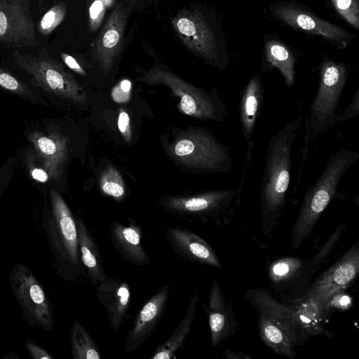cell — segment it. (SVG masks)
Masks as SVG:
<instances>
[{
	"label": "cell",
	"mask_w": 359,
	"mask_h": 359,
	"mask_svg": "<svg viewBox=\"0 0 359 359\" xmlns=\"http://www.w3.org/2000/svg\"><path fill=\"white\" fill-rule=\"evenodd\" d=\"M302 118L279 128L269 142L261 185L260 203L265 234L276 225L285 204L292 167V149Z\"/></svg>",
	"instance_id": "obj_1"
},
{
	"label": "cell",
	"mask_w": 359,
	"mask_h": 359,
	"mask_svg": "<svg viewBox=\"0 0 359 359\" xmlns=\"http://www.w3.org/2000/svg\"><path fill=\"white\" fill-rule=\"evenodd\" d=\"M49 205L42 213V225L56 262L58 276L68 282L85 273L81 261L75 217L62 196L53 188L48 191Z\"/></svg>",
	"instance_id": "obj_2"
},
{
	"label": "cell",
	"mask_w": 359,
	"mask_h": 359,
	"mask_svg": "<svg viewBox=\"0 0 359 359\" xmlns=\"http://www.w3.org/2000/svg\"><path fill=\"white\" fill-rule=\"evenodd\" d=\"M359 158L355 150L340 149L328 160L317 181L305 192L292 231L291 245L298 249L310 236L316 223L335 197L344 173Z\"/></svg>",
	"instance_id": "obj_3"
},
{
	"label": "cell",
	"mask_w": 359,
	"mask_h": 359,
	"mask_svg": "<svg viewBox=\"0 0 359 359\" xmlns=\"http://www.w3.org/2000/svg\"><path fill=\"white\" fill-rule=\"evenodd\" d=\"M348 74L344 63L336 62L327 56L323 57L320 67L318 89L304 123L306 147L337 123L338 105Z\"/></svg>",
	"instance_id": "obj_4"
},
{
	"label": "cell",
	"mask_w": 359,
	"mask_h": 359,
	"mask_svg": "<svg viewBox=\"0 0 359 359\" xmlns=\"http://www.w3.org/2000/svg\"><path fill=\"white\" fill-rule=\"evenodd\" d=\"M246 297L258 311L262 341L276 354L295 358L299 341L292 306L281 304L264 288L248 290Z\"/></svg>",
	"instance_id": "obj_5"
},
{
	"label": "cell",
	"mask_w": 359,
	"mask_h": 359,
	"mask_svg": "<svg viewBox=\"0 0 359 359\" xmlns=\"http://www.w3.org/2000/svg\"><path fill=\"white\" fill-rule=\"evenodd\" d=\"M168 151L177 163L198 172L224 173L232 168L229 148L203 128H189L182 131Z\"/></svg>",
	"instance_id": "obj_6"
},
{
	"label": "cell",
	"mask_w": 359,
	"mask_h": 359,
	"mask_svg": "<svg viewBox=\"0 0 359 359\" xmlns=\"http://www.w3.org/2000/svg\"><path fill=\"white\" fill-rule=\"evenodd\" d=\"M142 81L149 85L163 84L170 88L172 93L179 98L177 107L185 115L216 122H221L225 118V105L215 88L208 92L197 88L160 65L146 71Z\"/></svg>",
	"instance_id": "obj_7"
},
{
	"label": "cell",
	"mask_w": 359,
	"mask_h": 359,
	"mask_svg": "<svg viewBox=\"0 0 359 359\" xmlns=\"http://www.w3.org/2000/svg\"><path fill=\"white\" fill-rule=\"evenodd\" d=\"M15 63L28 74L34 85L52 95L75 104H85L87 96L62 64L53 59L45 48L36 55L13 53Z\"/></svg>",
	"instance_id": "obj_8"
},
{
	"label": "cell",
	"mask_w": 359,
	"mask_h": 359,
	"mask_svg": "<svg viewBox=\"0 0 359 359\" xmlns=\"http://www.w3.org/2000/svg\"><path fill=\"white\" fill-rule=\"evenodd\" d=\"M171 22L176 34L190 51L210 65L226 67L229 60L218 32L201 11L182 10Z\"/></svg>",
	"instance_id": "obj_9"
},
{
	"label": "cell",
	"mask_w": 359,
	"mask_h": 359,
	"mask_svg": "<svg viewBox=\"0 0 359 359\" xmlns=\"http://www.w3.org/2000/svg\"><path fill=\"white\" fill-rule=\"evenodd\" d=\"M9 283L12 294L29 326L52 331L55 325L51 302L32 270L17 263L11 269Z\"/></svg>",
	"instance_id": "obj_10"
},
{
	"label": "cell",
	"mask_w": 359,
	"mask_h": 359,
	"mask_svg": "<svg viewBox=\"0 0 359 359\" xmlns=\"http://www.w3.org/2000/svg\"><path fill=\"white\" fill-rule=\"evenodd\" d=\"M271 12L287 25L320 36L339 49L345 48L353 38L340 26L319 18L297 4L280 2L272 7Z\"/></svg>",
	"instance_id": "obj_11"
},
{
	"label": "cell",
	"mask_w": 359,
	"mask_h": 359,
	"mask_svg": "<svg viewBox=\"0 0 359 359\" xmlns=\"http://www.w3.org/2000/svg\"><path fill=\"white\" fill-rule=\"evenodd\" d=\"M236 196L234 189L211 190L188 196L161 198V205L168 212L184 219L197 217L203 222L216 219L227 208Z\"/></svg>",
	"instance_id": "obj_12"
},
{
	"label": "cell",
	"mask_w": 359,
	"mask_h": 359,
	"mask_svg": "<svg viewBox=\"0 0 359 359\" xmlns=\"http://www.w3.org/2000/svg\"><path fill=\"white\" fill-rule=\"evenodd\" d=\"M359 273V242L357 241L327 270L313 282L305 295L322 303L332 295L346 291Z\"/></svg>",
	"instance_id": "obj_13"
},
{
	"label": "cell",
	"mask_w": 359,
	"mask_h": 359,
	"mask_svg": "<svg viewBox=\"0 0 359 359\" xmlns=\"http://www.w3.org/2000/svg\"><path fill=\"white\" fill-rule=\"evenodd\" d=\"M0 42L17 48L39 44L32 19L21 1L0 0Z\"/></svg>",
	"instance_id": "obj_14"
},
{
	"label": "cell",
	"mask_w": 359,
	"mask_h": 359,
	"mask_svg": "<svg viewBox=\"0 0 359 359\" xmlns=\"http://www.w3.org/2000/svg\"><path fill=\"white\" fill-rule=\"evenodd\" d=\"M130 6L118 3L107 19L96 39L94 53L103 73L111 70L119 53L127 25Z\"/></svg>",
	"instance_id": "obj_15"
},
{
	"label": "cell",
	"mask_w": 359,
	"mask_h": 359,
	"mask_svg": "<svg viewBox=\"0 0 359 359\" xmlns=\"http://www.w3.org/2000/svg\"><path fill=\"white\" fill-rule=\"evenodd\" d=\"M169 291L168 284L161 286L135 314L125 339L124 348L128 353L139 348L152 334L165 311Z\"/></svg>",
	"instance_id": "obj_16"
},
{
	"label": "cell",
	"mask_w": 359,
	"mask_h": 359,
	"mask_svg": "<svg viewBox=\"0 0 359 359\" xmlns=\"http://www.w3.org/2000/svg\"><path fill=\"white\" fill-rule=\"evenodd\" d=\"M166 237L172 250L183 259L221 269L215 250L200 236L182 227H169Z\"/></svg>",
	"instance_id": "obj_17"
},
{
	"label": "cell",
	"mask_w": 359,
	"mask_h": 359,
	"mask_svg": "<svg viewBox=\"0 0 359 359\" xmlns=\"http://www.w3.org/2000/svg\"><path fill=\"white\" fill-rule=\"evenodd\" d=\"M264 100V88L260 76L254 75L240 93L239 118L247 144V164L252 156V137Z\"/></svg>",
	"instance_id": "obj_18"
},
{
	"label": "cell",
	"mask_w": 359,
	"mask_h": 359,
	"mask_svg": "<svg viewBox=\"0 0 359 359\" xmlns=\"http://www.w3.org/2000/svg\"><path fill=\"white\" fill-rule=\"evenodd\" d=\"M97 296L104 308L108 320L115 333L121 327L131 302L128 283L118 278H107L96 285Z\"/></svg>",
	"instance_id": "obj_19"
},
{
	"label": "cell",
	"mask_w": 359,
	"mask_h": 359,
	"mask_svg": "<svg viewBox=\"0 0 359 359\" xmlns=\"http://www.w3.org/2000/svg\"><path fill=\"white\" fill-rule=\"evenodd\" d=\"M210 331V342L217 346L236 334V321L231 305L225 300L217 280H213L205 307Z\"/></svg>",
	"instance_id": "obj_20"
},
{
	"label": "cell",
	"mask_w": 359,
	"mask_h": 359,
	"mask_svg": "<svg viewBox=\"0 0 359 359\" xmlns=\"http://www.w3.org/2000/svg\"><path fill=\"white\" fill-rule=\"evenodd\" d=\"M28 140L33 146L36 158L50 179L58 181L67 156V139L59 133L45 135L31 133Z\"/></svg>",
	"instance_id": "obj_21"
},
{
	"label": "cell",
	"mask_w": 359,
	"mask_h": 359,
	"mask_svg": "<svg viewBox=\"0 0 359 359\" xmlns=\"http://www.w3.org/2000/svg\"><path fill=\"white\" fill-rule=\"evenodd\" d=\"M128 224L114 220L110 227L111 243L121 258L139 266L149 265L151 259L142 244V229L133 218Z\"/></svg>",
	"instance_id": "obj_22"
},
{
	"label": "cell",
	"mask_w": 359,
	"mask_h": 359,
	"mask_svg": "<svg viewBox=\"0 0 359 359\" xmlns=\"http://www.w3.org/2000/svg\"><path fill=\"white\" fill-rule=\"evenodd\" d=\"M291 306L293 309L299 345L316 335L332 337L333 334L325 328V320L328 316L320 301L304 295Z\"/></svg>",
	"instance_id": "obj_23"
},
{
	"label": "cell",
	"mask_w": 359,
	"mask_h": 359,
	"mask_svg": "<svg viewBox=\"0 0 359 359\" xmlns=\"http://www.w3.org/2000/svg\"><path fill=\"white\" fill-rule=\"evenodd\" d=\"M78 244L81 261L87 276L94 285L106 280L105 273L99 246L83 221L75 215Z\"/></svg>",
	"instance_id": "obj_24"
},
{
	"label": "cell",
	"mask_w": 359,
	"mask_h": 359,
	"mask_svg": "<svg viewBox=\"0 0 359 359\" xmlns=\"http://www.w3.org/2000/svg\"><path fill=\"white\" fill-rule=\"evenodd\" d=\"M198 300V292L197 290H195L184 318L170 337L158 346L150 357L151 359H170L175 358V354L181 348L190 332L195 316Z\"/></svg>",
	"instance_id": "obj_25"
},
{
	"label": "cell",
	"mask_w": 359,
	"mask_h": 359,
	"mask_svg": "<svg viewBox=\"0 0 359 359\" xmlns=\"http://www.w3.org/2000/svg\"><path fill=\"white\" fill-rule=\"evenodd\" d=\"M295 57L284 43L276 39H268L265 43L264 70L277 68L283 76L288 88L295 83Z\"/></svg>",
	"instance_id": "obj_26"
},
{
	"label": "cell",
	"mask_w": 359,
	"mask_h": 359,
	"mask_svg": "<svg viewBox=\"0 0 359 359\" xmlns=\"http://www.w3.org/2000/svg\"><path fill=\"white\" fill-rule=\"evenodd\" d=\"M306 272H310L309 264L298 257L277 259L270 264L268 269L269 277L274 286L291 283Z\"/></svg>",
	"instance_id": "obj_27"
},
{
	"label": "cell",
	"mask_w": 359,
	"mask_h": 359,
	"mask_svg": "<svg viewBox=\"0 0 359 359\" xmlns=\"http://www.w3.org/2000/svg\"><path fill=\"white\" fill-rule=\"evenodd\" d=\"M71 352L73 359H100L99 347L87 329L77 320L70 331Z\"/></svg>",
	"instance_id": "obj_28"
},
{
	"label": "cell",
	"mask_w": 359,
	"mask_h": 359,
	"mask_svg": "<svg viewBox=\"0 0 359 359\" xmlns=\"http://www.w3.org/2000/svg\"><path fill=\"white\" fill-rule=\"evenodd\" d=\"M0 88L32 103H43L40 96L26 83L0 67Z\"/></svg>",
	"instance_id": "obj_29"
},
{
	"label": "cell",
	"mask_w": 359,
	"mask_h": 359,
	"mask_svg": "<svg viewBox=\"0 0 359 359\" xmlns=\"http://www.w3.org/2000/svg\"><path fill=\"white\" fill-rule=\"evenodd\" d=\"M100 188L102 192L116 201H121L126 196L123 180L118 171L113 166H107L101 173Z\"/></svg>",
	"instance_id": "obj_30"
},
{
	"label": "cell",
	"mask_w": 359,
	"mask_h": 359,
	"mask_svg": "<svg viewBox=\"0 0 359 359\" xmlns=\"http://www.w3.org/2000/svg\"><path fill=\"white\" fill-rule=\"evenodd\" d=\"M67 13L66 5L59 3L50 8L39 22L37 29L43 36L50 34L63 21Z\"/></svg>",
	"instance_id": "obj_31"
},
{
	"label": "cell",
	"mask_w": 359,
	"mask_h": 359,
	"mask_svg": "<svg viewBox=\"0 0 359 359\" xmlns=\"http://www.w3.org/2000/svg\"><path fill=\"white\" fill-rule=\"evenodd\" d=\"M336 11L355 29L359 28L358 0H330Z\"/></svg>",
	"instance_id": "obj_32"
},
{
	"label": "cell",
	"mask_w": 359,
	"mask_h": 359,
	"mask_svg": "<svg viewBox=\"0 0 359 359\" xmlns=\"http://www.w3.org/2000/svg\"><path fill=\"white\" fill-rule=\"evenodd\" d=\"M114 0H93L89 8V24L91 31H95L101 24L106 9Z\"/></svg>",
	"instance_id": "obj_33"
},
{
	"label": "cell",
	"mask_w": 359,
	"mask_h": 359,
	"mask_svg": "<svg viewBox=\"0 0 359 359\" xmlns=\"http://www.w3.org/2000/svg\"><path fill=\"white\" fill-rule=\"evenodd\" d=\"M345 226H346L344 224L339 226L336 231L330 237L327 243L315 255V257L309 264V269L310 271L314 269L316 266L319 265L329 255L330 252L332 250L335 244L337 243L341 234L344 231Z\"/></svg>",
	"instance_id": "obj_34"
},
{
	"label": "cell",
	"mask_w": 359,
	"mask_h": 359,
	"mask_svg": "<svg viewBox=\"0 0 359 359\" xmlns=\"http://www.w3.org/2000/svg\"><path fill=\"white\" fill-rule=\"evenodd\" d=\"M345 292L337 293L322 303L328 316L334 310L344 311L348 309L352 306L353 299Z\"/></svg>",
	"instance_id": "obj_35"
},
{
	"label": "cell",
	"mask_w": 359,
	"mask_h": 359,
	"mask_svg": "<svg viewBox=\"0 0 359 359\" xmlns=\"http://www.w3.org/2000/svg\"><path fill=\"white\" fill-rule=\"evenodd\" d=\"M132 83L128 79H123L118 83L111 90L112 100L118 104H124L131 97Z\"/></svg>",
	"instance_id": "obj_36"
},
{
	"label": "cell",
	"mask_w": 359,
	"mask_h": 359,
	"mask_svg": "<svg viewBox=\"0 0 359 359\" xmlns=\"http://www.w3.org/2000/svg\"><path fill=\"white\" fill-rule=\"evenodd\" d=\"M15 165V159L11 157L0 167V196L6 189L13 177Z\"/></svg>",
	"instance_id": "obj_37"
},
{
	"label": "cell",
	"mask_w": 359,
	"mask_h": 359,
	"mask_svg": "<svg viewBox=\"0 0 359 359\" xmlns=\"http://www.w3.org/2000/svg\"><path fill=\"white\" fill-rule=\"evenodd\" d=\"M359 114V89H357L351 102L341 115L337 116V123L344 122Z\"/></svg>",
	"instance_id": "obj_38"
},
{
	"label": "cell",
	"mask_w": 359,
	"mask_h": 359,
	"mask_svg": "<svg viewBox=\"0 0 359 359\" xmlns=\"http://www.w3.org/2000/svg\"><path fill=\"white\" fill-rule=\"evenodd\" d=\"M25 348L34 359H53V356L46 349L39 346L30 339L26 340Z\"/></svg>",
	"instance_id": "obj_39"
},
{
	"label": "cell",
	"mask_w": 359,
	"mask_h": 359,
	"mask_svg": "<svg viewBox=\"0 0 359 359\" xmlns=\"http://www.w3.org/2000/svg\"><path fill=\"white\" fill-rule=\"evenodd\" d=\"M118 128L123 138L129 142L131 138L130 117L125 111H120L118 117Z\"/></svg>",
	"instance_id": "obj_40"
},
{
	"label": "cell",
	"mask_w": 359,
	"mask_h": 359,
	"mask_svg": "<svg viewBox=\"0 0 359 359\" xmlns=\"http://www.w3.org/2000/svg\"><path fill=\"white\" fill-rule=\"evenodd\" d=\"M60 57L64 63L72 70L80 75H86L84 69L80 66L77 61L70 55L61 53Z\"/></svg>",
	"instance_id": "obj_41"
},
{
	"label": "cell",
	"mask_w": 359,
	"mask_h": 359,
	"mask_svg": "<svg viewBox=\"0 0 359 359\" xmlns=\"http://www.w3.org/2000/svg\"><path fill=\"white\" fill-rule=\"evenodd\" d=\"M15 1H21V2H22V1H23V0H15Z\"/></svg>",
	"instance_id": "obj_42"
}]
</instances>
